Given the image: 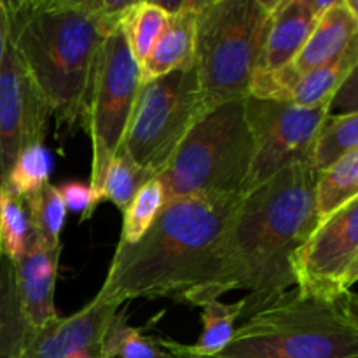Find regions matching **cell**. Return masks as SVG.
I'll return each mask as SVG.
<instances>
[{
	"mask_svg": "<svg viewBox=\"0 0 358 358\" xmlns=\"http://www.w3.org/2000/svg\"><path fill=\"white\" fill-rule=\"evenodd\" d=\"M170 14L157 2H133L121 20V28L128 41L133 58L143 65L154 45L166 28Z\"/></svg>",
	"mask_w": 358,
	"mask_h": 358,
	"instance_id": "obj_20",
	"label": "cell"
},
{
	"mask_svg": "<svg viewBox=\"0 0 358 358\" xmlns=\"http://www.w3.org/2000/svg\"><path fill=\"white\" fill-rule=\"evenodd\" d=\"M49 117L44 98L7 38L0 65V189L6 187L17 154L28 145L44 143Z\"/></svg>",
	"mask_w": 358,
	"mask_h": 358,
	"instance_id": "obj_11",
	"label": "cell"
},
{
	"mask_svg": "<svg viewBox=\"0 0 358 358\" xmlns=\"http://www.w3.org/2000/svg\"><path fill=\"white\" fill-rule=\"evenodd\" d=\"M245 299L241 297L236 303H220L217 301H208L203 306V332L199 336L198 341L191 346L192 352L199 353V355H219L227 345H229L231 338L234 334V325L241 318L243 313Z\"/></svg>",
	"mask_w": 358,
	"mask_h": 358,
	"instance_id": "obj_22",
	"label": "cell"
},
{
	"mask_svg": "<svg viewBox=\"0 0 358 358\" xmlns=\"http://www.w3.org/2000/svg\"><path fill=\"white\" fill-rule=\"evenodd\" d=\"M357 63L358 41L350 45L334 62L297 77L292 86H290L289 100L287 101L308 108L334 105L336 96L346 84V80L353 73H357Z\"/></svg>",
	"mask_w": 358,
	"mask_h": 358,
	"instance_id": "obj_16",
	"label": "cell"
},
{
	"mask_svg": "<svg viewBox=\"0 0 358 358\" xmlns=\"http://www.w3.org/2000/svg\"><path fill=\"white\" fill-rule=\"evenodd\" d=\"M62 248V245L51 247L31 234L24 255L14 262L21 308L34 331L59 317L55 308V287Z\"/></svg>",
	"mask_w": 358,
	"mask_h": 358,
	"instance_id": "obj_13",
	"label": "cell"
},
{
	"mask_svg": "<svg viewBox=\"0 0 358 358\" xmlns=\"http://www.w3.org/2000/svg\"><path fill=\"white\" fill-rule=\"evenodd\" d=\"M205 114L194 66L140 84L119 150L156 178L168 166L185 135Z\"/></svg>",
	"mask_w": 358,
	"mask_h": 358,
	"instance_id": "obj_7",
	"label": "cell"
},
{
	"mask_svg": "<svg viewBox=\"0 0 358 358\" xmlns=\"http://www.w3.org/2000/svg\"><path fill=\"white\" fill-rule=\"evenodd\" d=\"M164 206V189L157 178L143 184L131 199L122 219L121 243H136L147 233Z\"/></svg>",
	"mask_w": 358,
	"mask_h": 358,
	"instance_id": "obj_27",
	"label": "cell"
},
{
	"mask_svg": "<svg viewBox=\"0 0 358 358\" xmlns=\"http://www.w3.org/2000/svg\"><path fill=\"white\" fill-rule=\"evenodd\" d=\"M201 6V0H184L180 9L170 14L159 41L140 66V84H147L175 70L194 66L198 13Z\"/></svg>",
	"mask_w": 358,
	"mask_h": 358,
	"instance_id": "obj_15",
	"label": "cell"
},
{
	"mask_svg": "<svg viewBox=\"0 0 358 358\" xmlns=\"http://www.w3.org/2000/svg\"><path fill=\"white\" fill-rule=\"evenodd\" d=\"M34 329L21 308L14 264L0 259V358H20Z\"/></svg>",
	"mask_w": 358,
	"mask_h": 358,
	"instance_id": "obj_17",
	"label": "cell"
},
{
	"mask_svg": "<svg viewBox=\"0 0 358 358\" xmlns=\"http://www.w3.org/2000/svg\"><path fill=\"white\" fill-rule=\"evenodd\" d=\"M315 212L317 222L358 196V150L348 152L315 175Z\"/></svg>",
	"mask_w": 358,
	"mask_h": 358,
	"instance_id": "obj_18",
	"label": "cell"
},
{
	"mask_svg": "<svg viewBox=\"0 0 358 358\" xmlns=\"http://www.w3.org/2000/svg\"><path fill=\"white\" fill-rule=\"evenodd\" d=\"M243 196L166 203L136 243L115 248L94 301L122 306L133 299L182 303L208 278L227 226Z\"/></svg>",
	"mask_w": 358,
	"mask_h": 358,
	"instance_id": "obj_2",
	"label": "cell"
},
{
	"mask_svg": "<svg viewBox=\"0 0 358 358\" xmlns=\"http://www.w3.org/2000/svg\"><path fill=\"white\" fill-rule=\"evenodd\" d=\"M318 17L313 0H278L271 13L255 72L275 73L290 65L313 31Z\"/></svg>",
	"mask_w": 358,
	"mask_h": 358,
	"instance_id": "obj_14",
	"label": "cell"
},
{
	"mask_svg": "<svg viewBox=\"0 0 358 358\" xmlns=\"http://www.w3.org/2000/svg\"><path fill=\"white\" fill-rule=\"evenodd\" d=\"M31 240V227L28 220L24 199L0 189V255L7 261H20Z\"/></svg>",
	"mask_w": 358,
	"mask_h": 358,
	"instance_id": "obj_23",
	"label": "cell"
},
{
	"mask_svg": "<svg viewBox=\"0 0 358 358\" xmlns=\"http://www.w3.org/2000/svg\"><path fill=\"white\" fill-rule=\"evenodd\" d=\"M7 38H9V20H7V7L3 0H0V65H2L3 55L7 49Z\"/></svg>",
	"mask_w": 358,
	"mask_h": 358,
	"instance_id": "obj_30",
	"label": "cell"
},
{
	"mask_svg": "<svg viewBox=\"0 0 358 358\" xmlns=\"http://www.w3.org/2000/svg\"><path fill=\"white\" fill-rule=\"evenodd\" d=\"M70 358H110V357L103 355L101 352H80V353H76V355H72Z\"/></svg>",
	"mask_w": 358,
	"mask_h": 358,
	"instance_id": "obj_31",
	"label": "cell"
},
{
	"mask_svg": "<svg viewBox=\"0 0 358 358\" xmlns=\"http://www.w3.org/2000/svg\"><path fill=\"white\" fill-rule=\"evenodd\" d=\"M138 91L140 66L119 27L105 37L100 48L84 122L93 150L90 187L100 203L105 171L121 147Z\"/></svg>",
	"mask_w": 358,
	"mask_h": 358,
	"instance_id": "obj_8",
	"label": "cell"
},
{
	"mask_svg": "<svg viewBox=\"0 0 358 358\" xmlns=\"http://www.w3.org/2000/svg\"><path fill=\"white\" fill-rule=\"evenodd\" d=\"M353 150H358V112L327 114L311 145V166L318 173Z\"/></svg>",
	"mask_w": 358,
	"mask_h": 358,
	"instance_id": "obj_19",
	"label": "cell"
},
{
	"mask_svg": "<svg viewBox=\"0 0 358 358\" xmlns=\"http://www.w3.org/2000/svg\"><path fill=\"white\" fill-rule=\"evenodd\" d=\"M278 0H203L194 69L206 112L248 94Z\"/></svg>",
	"mask_w": 358,
	"mask_h": 358,
	"instance_id": "obj_6",
	"label": "cell"
},
{
	"mask_svg": "<svg viewBox=\"0 0 358 358\" xmlns=\"http://www.w3.org/2000/svg\"><path fill=\"white\" fill-rule=\"evenodd\" d=\"M100 352L110 358H171L159 339L128 324V310L119 308L101 341Z\"/></svg>",
	"mask_w": 358,
	"mask_h": 358,
	"instance_id": "obj_21",
	"label": "cell"
},
{
	"mask_svg": "<svg viewBox=\"0 0 358 358\" xmlns=\"http://www.w3.org/2000/svg\"><path fill=\"white\" fill-rule=\"evenodd\" d=\"M310 156L294 161L243 196L222 238L208 278L182 303L203 306L231 290H247V320L271 306L294 282L290 261L317 224Z\"/></svg>",
	"mask_w": 358,
	"mask_h": 358,
	"instance_id": "obj_1",
	"label": "cell"
},
{
	"mask_svg": "<svg viewBox=\"0 0 358 358\" xmlns=\"http://www.w3.org/2000/svg\"><path fill=\"white\" fill-rule=\"evenodd\" d=\"M296 292L338 301L358 280V196L318 220L290 261Z\"/></svg>",
	"mask_w": 358,
	"mask_h": 358,
	"instance_id": "obj_9",
	"label": "cell"
},
{
	"mask_svg": "<svg viewBox=\"0 0 358 358\" xmlns=\"http://www.w3.org/2000/svg\"><path fill=\"white\" fill-rule=\"evenodd\" d=\"M254 159L245 98L210 108L185 135L157 180L164 205L189 198L243 196Z\"/></svg>",
	"mask_w": 358,
	"mask_h": 358,
	"instance_id": "obj_5",
	"label": "cell"
},
{
	"mask_svg": "<svg viewBox=\"0 0 358 358\" xmlns=\"http://www.w3.org/2000/svg\"><path fill=\"white\" fill-rule=\"evenodd\" d=\"M159 339V345L170 353L171 358H224L219 355H199V353L192 352L191 346L184 345V343H177L173 339H168V338H157Z\"/></svg>",
	"mask_w": 358,
	"mask_h": 358,
	"instance_id": "obj_29",
	"label": "cell"
},
{
	"mask_svg": "<svg viewBox=\"0 0 358 358\" xmlns=\"http://www.w3.org/2000/svg\"><path fill=\"white\" fill-rule=\"evenodd\" d=\"M24 205H27L31 234L51 247H59L66 208L58 185L45 184L34 196L24 198Z\"/></svg>",
	"mask_w": 358,
	"mask_h": 358,
	"instance_id": "obj_24",
	"label": "cell"
},
{
	"mask_svg": "<svg viewBox=\"0 0 358 358\" xmlns=\"http://www.w3.org/2000/svg\"><path fill=\"white\" fill-rule=\"evenodd\" d=\"M219 357L358 358L355 296L322 301L289 290L234 329Z\"/></svg>",
	"mask_w": 358,
	"mask_h": 358,
	"instance_id": "obj_4",
	"label": "cell"
},
{
	"mask_svg": "<svg viewBox=\"0 0 358 358\" xmlns=\"http://www.w3.org/2000/svg\"><path fill=\"white\" fill-rule=\"evenodd\" d=\"M152 178L154 177L149 171L142 170L122 150H117V154L105 171L103 182H101V201H110L121 212H124L126 206L131 203V199L138 192V189Z\"/></svg>",
	"mask_w": 358,
	"mask_h": 358,
	"instance_id": "obj_26",
	"label": "cell"
},
{
	"mask_svg": "<svg viewBox=\"0 0 358 358\" xmlns=\"http://www.w3.org/2000/svg\"><path fill=\"white\" fill-rule=\"evenodd\" d=\"M119 308L93 299L70 317L55 318L34 331L20 358H70L80 352H100L105 332Z\"/></svg>",
	"mask_w": 358,
	"mask_h": 358,
	"instance_id": "obj_12",
	"label": "cell"
},
{
	"mask_svg": "<svg viewBox=\"0 0 358 358\" xmlns=\"http://www.w3.org/2000/svg\"><path fill=\"white\" fill-rule=\"evenodd\" d=\"M332 105L299 107L290 101L245 96V114L254 138V159L243 185V196L261 187L278 171L301 157L311 145Z\"/></svg>",
	"mask_w": 358,
	"mask_h": 358,
	"instance_id": "obj_10",
	"label": "cell"
},
{
	"mask_svg": "<svg viewBox=\"0 0 358 358\" xmlns=\"http://www.w3.org/2000/svg\"><path fill=\"white\" fill-rule=\"evenodd\" d=\"M0 259H2V255H0Z\"/></svg>",
	"mask_w": 358,
	"mask_h": 358,
	"instance_id": "obj_32",
	"label": "cell"
},
{
	"mask_svg": "<svg viewBox=\"0 0 358 358\" xmlns=\"http://www.w3.org/2000/svg\"><path fill=\"white\" fill-rule=\"evenodd\" d=\"M52 159L44 143L28 145L17 154L13 168L7 177V184L3 189H9L20 198H28L41 191L45 184H49Z\"/></svg>",
	"mask_w": 358,
	"mask_h": 358,
	"instance_id": "obj_25",
	"label": "cell"
},
{
	"mask_svg": "<svg viewBox=\"0 0 358 358\" xmlns=\"http://www.w3.org/2000/svg\"><path fill=\"white\" fill-rule=\"evenodd\" d=\"M9 44L44 98L59 138L84 128L98 55L110 31L96 0L6 2Z\"/></svg>",
	"mask_w": 358,
	"mask_h": 358,
	"instance_id": "obj_3",
	"label": "cell"
},
{
	"mask_svg": "<svg viewBox=\"0 0 358 358\" xmlns=\"http://www.w3.org/2000/svg\"><path fill=\"white\" fill-rule=\"evenodd\" d=\"M58 189L63 203H65V208L73 213H80V222L90 220L94 210L100 205L93 189L90 185L80 184V182H66V184L58 185Z\"/></svg>",
	"mask_w": 358,
	"mask_h": 358,
	"instance_id": "obj_28",
	"label": "cell"
}]
</instances>
